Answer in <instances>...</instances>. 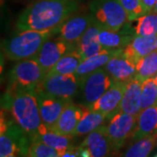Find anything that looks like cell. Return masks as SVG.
Instances as JSON below:
<instances>
[{
	"instance_id": "1",
	"label": "cell",
	"mask_w": 157,
	"mask_h": 157,
	"mask_svg": "<svg viewBox=\"0 0 157 157\" xmlns=\"http://www.w3.org/2000/svg\"><path fill=\"white\" fill-rule=\"evenodd\" d=\"M76 0H38L20 13L16 22L19 31L57 32L78 10Z\"/></svg>"
},
{
	"instance_id": "2",
	"label": "cell",
	"mask_w": 157,
	"mask_h": 157,
	"mask_svg": "<svg viewBox=\"0 0 157 157\" xmlns=\"http://www.w3.org/2000/svg\"><path fill=\"white\" fill-rule=\"evenodd\" d=\"M2 108L9 110L14 121L28 135H35L42 124L38 101L33 92H6Z\"/></svg>"
},
{
	"instance_id": "3",
	"label": "cell",
	"mask_w": 157,
	"mask_h": 157,
	"mask_svg": "<svg viewBox=\"0 0 157 157\" xmlns=\"http://www.w3.org/2000/svg\"><path fill=\"white\" fill-rule=\"evenodd\" d=\"M52 33V31H19L5 42L6 55L15 61L34 58L43 45L51 39Z\"/></svg>"
},
{
	"instance_id": "4",
	"label": "cell",
	"mask_w": 157,
	"mask_h": 157,
	"mask_svg": "<svg viewBox=\"0 0 157 157\" xmlns=\"http://www.w3.org/2000/svg\"><path fill=\"white\" fill-rule=\"evenodd\" d=\"M91 15L101 28L118 32L130 22L120 0H93Z\"/></svg>"
},
{
	"instance_id": "5",
	"label": "cell",
	"mask_w": 157,
	"mask_h": 157,
	"mask_svg": "<svg viewBox=\"0 0 157 157\" xmlns=\"http://www.w3.org/2000/svg\"><path fill=\"white\" fill-rule=\"evenodd\" d=\"M45 76V73L34 58L18 61L11 69L6 92H33Z\"/></svg>"
},
{
	"instance_id": "6",
	"label": "cell",
	"mask_w": 157,
	"mask_h": 157,
	"mask_svg": "<svg viewBox=\"0 0 157 157\" xmlns=\"http://www.w3.org/2000/svg\"><path fill=\"white\" fill-rule=\"evenodd\" d=\"M80 86L75 73L69 74H45L34 92L59 99L72 101Z\"/></svg>"
},
{
	"instance_id": "7",
	"label": "cell",
	"mask_w": 157,
	"mask_h": 157,
	"mask_svg": "<svg viewBox=\"0 0 157 157\" xmlns=\"http://www.w3.org/2000/svg\"><path fill=\"white\" fill-rule=\"evenodd\" d=\"M78 81L82 90L84 105L90 109L114 83L104 67L89 73L84 78L78 79Z\"/></svg>"
},
{
	"instance_id": "8",
	"label": "cell",
	"mask_w": 157,
	"mask_h": 157,
	"mask_svg": "<svg viewBox=\"0 0 157 157\" xmlns=\"http://www.w3.org/2000/svg\"><path fill=\"white\" fill-rule=\"evenodd\" d=\"M138 115L118 112L106 126L107 134L112 144L113 151H117L135 131Z\"/></svg>"
},
{
	"instance_id": "9",
	"label": "cell",
	"mask_w": 157,
	"mask_h": 157,
	"mask_svg": "<svg viewBox=\"0 0 157 157\" xmlns=\"http://www.w3.org/2000/svg\"><path fill=\"white\" fill-rule=\"evenodd\" d=\"M74 49H76L74 45L66 42L59 37L49 39L43 45L34 59L39 62L46 74L62 57Z\"/></svg>"
},
{
	"instance_id": "10",
	"label": "cell",
	"mask_w": 157,
	"mask_h": 157,
	"mask_svg": "<svg viewBox=\"0 0 157 157\" xmlns=\"http://www.w3.org/2000/svg\"><path fill=\"white\" fill-rule=\"evenodd\" d=\"M128 82L114 81L113 86L93 105L90 110L103 113L112 119L119 111Z\"/></svg>"
},
{
	"instance_id": "11",
	"label": "cell",
	"mask_w": 157,
	"mask_h": 157,
	"mask_svg": "<svg viewBox=\"0 0 157 157\" xmlns=\"http://www.w3.org/2000/svg\"><path fill=\"white\" fill-rule=\"evenodd\" d=\"M89 110L90 108L85 106L84 104L78 105L71 101L64 108L56 123L51 128L60 135L73 136L78 122Z\"/></svg>"
},
{
	"instance_id": "12",
	"label": "cell",
	"mask_w": 157,
	"mask_h": 157,
	"mask_svg": "<svg viewBox=\"0 0 157 157\" xmlns=\"http://www.w3.org/2000/svg\"><path fill=\"white\" fill-rule=\"evenodd\" d=\"M34 94L38 101L42 123L49 128L56 123L64 108L72 101L52 97L39 92H34Z\"/></svg>"
},
{
	"instance_id": "13",
	"label": "cell",
	"mask_w": 157,
	"mask_h": 157,
	"mask_svg": "<svg viewBox=\"0 0 157 157\" xmlns=\"http://www.w3.org/2000/svg\"><path fill=\"white\" fill-rule=\"evenodd\" d=\"M93 21L94 18L91 14L71 17L59 26L57 32H59V38L76 47L78 40Z\"/></svg>"
},
{
	"instance_id": "14",
	"label": "cell",
	"mask_w": 157,
	"mask_h": 157,
	"mask_svg": "<svg viewBox=\"0 0 157 157\" xmlns=\"http://www.w3.org/2000/svg\"><path fill=\"white\" fill-rule=\"evenodd\" d=\"M122 49L107 62L104 69L109 73L113 81L128 82L136 75V65L124 56Z\"/></svg>"
},
{
	"instance_id": "15",
	"label": "cell",
	"mask_w": 157,
	"mask_h": 157,
	"mask_svg": "<svg viewBox=\"0 0 157 157\" xmlns=\"http://www.w3.org/2000/svg\"><path fill=\"white\" fill-rule=\"evenodd\" d=\"M73 137L71 135H60L42 123L39 126L37 133L29 138L30 140H39L53 147L60 155L67 149L75 147L73 144Z\"/></svg>"
},
{
	"instance_id": "16",
	"label": "cell",
	"mask_w": 157,
	"mask_h": 157,
	"mask_svg": "<svg viewBox=\"0 0 157 157\" xmlns=\"http://www.w3.org/2000/svg\"><path fill=\"white\" fill-rule=\"evenodd\" d=\"M157 35L135 36L128 45L122 49L123 55L135 65L140 59L156 50Z\"/></svg>"
},
{
	"instance_id": "17",
	"label": "cell",
	"mask_w": 157,
	"mask_h": 157,
	"mask_svg": "<svg viewBox=\"0 0 157 157\" xmlns=\"http://www.w3.org/2000/svg\"><path fill=\"white\" fill-rule=\"evenodd\" d=\"M81 146L88 149L90 157H108L113 147L107 136L106 126H101L88 134Z\"/></svg>"
},
{
	"instance_id": "18",
	"label": "cell",
	"mask_w": 157,
	"mask_h": 157,
	"mask_svg": "<svg viewBox=\"0 0 157 157\" xmlns=\"http://www.w3.org/2000/svg\"><path fill=\"white\" fill-rule=\"evenodd\" d=\"M142 80L135 76L127 83V87L121 103L120 111L132 115H139L140 109V94Z\"/></svg>"
},
{
	"instance_id": "19",
	"label": "cell",
	"mask_w": 157,
	"mask_h": 157,
	"mask_svg": "<svg viewBox=\"0 0 157 157\" xmlns=\"http://www.w3.org/2000/svg\"><path fill=\"white\" fill-rule=\"evenodd\" d=\"M157 132V105L143 109L138 115L135 131L132 135L133 140H140Z\"/></svg>"
},
{
	"instance_id": "20",
	"label": "cell",
	"mask_w": 157,
	"mask_h": 157,
	"mask_svg": "<svg viewBox=\"0 0 157 157\" xmlns=\"http://www.w3.org/2000/svg\"><path fill=\"white\" fill-rule=\"evenodd\" d=\"M119 50L120 49H104L98 54L85 59L78 66L75 73L76 77L78 79H80L88 75L89 73H93L100 68H103L107 65V62L117 53Z\"/></svg>"
},
{
	"instance_id": "21",
	"label": "cell",
	"mask_w": 157,
	"mask_h": 157,
	"mask_svg": "<svg viewBox=\"0 0 157 157\" xmlns=\"http://www.w3.org/2000/svg\"><path fill=\"white\" fill-rule=\"evenodd\" d=\"M135 36V33H129V31L127 30L113 32L101 28L98 40L105 49H121L128 45Z\"/></svg>"
},
{
	"instance_id": "22",
	"label": "cell",
	"mask_w": 157,
	"mask_h": 157,
	"mask_svg": "<svg viewBox=\"0 0 157 157\" xmlns=\"http://www.w3.org/2000/svg\"><path fill=\"white\" fill-rule=\"evenodd\" d=\"M107 120L106 115L95 111L89 110L80 120L73 132V136H81L88 135L100 127L103 126V123Z\"/></svg>"
},
{
	"instance_id": "23",
	"label": "cell",
	"mask_w": 157,
	"mask_h": 157,
	"mask_svg": "<svg viewBox=\"0 0 157 157\" xmlns=\"http://www.w3.org/2000/svg\"><path fill=\"white\" fill-rule=\"evenodd\" d=\"M83 61V59L78 51L74 49L62 57L55 66L46 74H69L75 73L78 66Z\"/></svg>"
},
{
	"instance_id": "24",
	"label": "cell",
	"mask_w": 157,
	"mask_h": 157,
	"mask_svg": "<svg viewBox=\"0 0 157 157\" xmlns=\"http://www.w3.org/2000/svg\"><path fill=\"white\" fill-rule=\"evenodd\" d=\"M157 144L155 134L136 140L124 153L122 157H148Z\"/></svg>"
},
{
	"instance_id": "25",
	"label": "cell",
	"mask_w": 157,
	"mask_h": 157,
	"mask_svg": "<svg viewBox=\"0 0 157 157\" xmlns=\"http://www.w3.org/2000/svg\"><path fill=\"white\" fill-rule=\"evenodd\" d=\"M157 73V50L152 52L136 64V77L144 81Z\"/></svg>"
},
{
	"instance_id": "26",
	"label": "cell",
	"mask_w": 157,
	"mask_h": 157,
	"mask_svg": "<svg viewBox=\"0 0 157 157\" xmlns=\"http://www.w3.org/2000/svg\"><path fill=\"white\" fill-rule=\"evenodd\" d=\"M135 33L137 36L157 35V13L149 12L137 19L135 27Z\"/></svg>"
},
{
	"instance_id": "27",
	"label": "cell",
	"mask_w": 157,
	"mask_h": 157,
	"mask_svg": "<svg viewBox=\"0 0 157 157\" xmlns=\"http://www.w3.org/2000/svg\"><path fill=\"white\" fill-rule=\"evenodd\" d=\"M157 105V83L155 78H149L144 80L141 86L140 94V109Z\"/></svg>"
},
{
	"instance_id": "28",
	"label": "cell",
	"mask_w": 157,
	"mask_h": 157,
	"mask_svg": "<svg viewBox=\"0 0 157 157\" xmlns=\"http://www.w3.org/2000/svg\"><path fill=\"white\" fill-rule=\"evenodd\" d=\"M28 157H60L59 152L53 147L39 140H31Z\"/></svg>"
},
{
	"instance_id": "29",
	"label": "cell",
	"mask_w": 157,
	"mask_h": 157,
	"mask_svg": "<svg viewBox=\"0 0 157 157\" xmlns=\"http://www.w3.org/2000/svg\"><path fill=\"white\" fill-rule=\"evenodd\" d=\"M101 29V25L94 20L93 23L90 25L89 27L87 28V30L85 32V33L82 35L80 39L78 40V44L76 45V50L78 52L82 51L86 47L99 42L98 35H99Z\"/></svg>"
},
{
	"instance_id": "30",
	"label": "cell",
	"mask_w": 157,
	"mask_h": 157,
	"mask_svg": "<svg viewBox=\"0 0 157 157\" xmlns=\"http://www.w3.org/2000/svg\"><path fill=\"white\" fill-rule=\"evenodd\" d=\"M128 14V20L135 21L147 14L146 9L141 0H120Z\"/></svg>"
},
{
	"instance_id": "31",
	"label": "cell",
	"mask_w": 157,
	"mask_h": 157,
	"mask_svg": "<svg viewBox=\"0 0 157 157\" xmlns=\"http://www.w3.org/2000/svg\"><path fill=\"white\" fill-rule=\"evenodd\" d=\"M78 148L73 147V148H70L67 149L65 152H63L59 155L60 157H78Z\"/></svg>"
},
{
	"instance_id": "32",
	"label": "cell",
	"mask_w": 157,
	"mask_h": 157,
	"mask_svg": "<svg viewBox=\"0 0 157 157\" xmlns=\"http://www.w3.org/2000/svg\"><path fill=\"white\" fill-rule=\"evenodd\" d=\"M143 6L145 7L146 11L147 13L149 12H152L153 11V9L155 7V2L156 0H141Z\"/></svg>"
},
{
	"instance_id": "33",
	"label": "cell",
	"mask_w": 157,
	"mask_h": 157,
	"mask_svg": "<svg viewBox=\"0 0 157 157\" xmlns=\"http://www.w3.org/2000/svg\"><path fill=\"white\" fill-rule=\"evenodd\" d=\"M22 155H20V154H18V153H17V154H14V155H10V156L8 157H21Z\"/></svg>"
},
{
	"instance_id": "34",
	"label": "cell",
	"mask_w": 157,
	"mask_h": 157,
	"mask_svg": "<svg viewBox=\"0 0 157 157\" xmlns=\"http://www.w3.org/2000/svg\"><path fill=\"white\" fill-rule=\"evenodd\" d=\"M153 12H156L157 13V0H156V2H155V7H154V9H153Z\"/></svg>"
},
{
	"instance_id": "35",
	"label": "cell",
	"mask_w": 157,
	"mask_h": 157,
	"mask_svg": "<svg viewBox=\"0 0 157 157\" xmlns=\"http://www.w3.org/2000/svg\"><path fill=\"white\" fill-rule=\"evenodd\" d=\"M154 78H155V82H156V83H157V73H156V74H155V76L154 77Z\"/></svg>"
},
{
	"instance_id": "36",
	"label": "cell",
	"mask_w": 157,
	"mask_h": 157,
	"mask_svg": "<svg viewBox=\"0 0 157 157\" xmlns=\"http://www.w3.org/2000/svg\"><path fill=\"white\" fill-rule=\"evenodd\" d=\"M155 44H156V50H157V37H156V42H155Z\"/></svg>"
},
{
	"instance_id": "37",
	"label": "cell",
	"mask_w": 157,
	"mask_h": 157,
	"mask_svg": "<svg viewBox=\"0 0 157 157\" xmlns=\"http://www.w3.org/2000/svg\"><path fill=\"white\" fill-rule=\"evenodd\" d=\"M155 135H156V138H157V132H156V133H155Z\"/></svg>"
},
{
	"instance_id": "38",
	"label": "cell",
	"mask_w": 157,
	"mask_h": 157,
	"mask_svg": "<svg viewBox=\"0 0 157 157\" xmlns=\"http://www.w3.org/2000/svg\"><path fill=\"white\" fill-rule=\"evenodd\" d=\"M154 157H157V155H155V156H154Z\"/></svg>"
}]
</instances>
